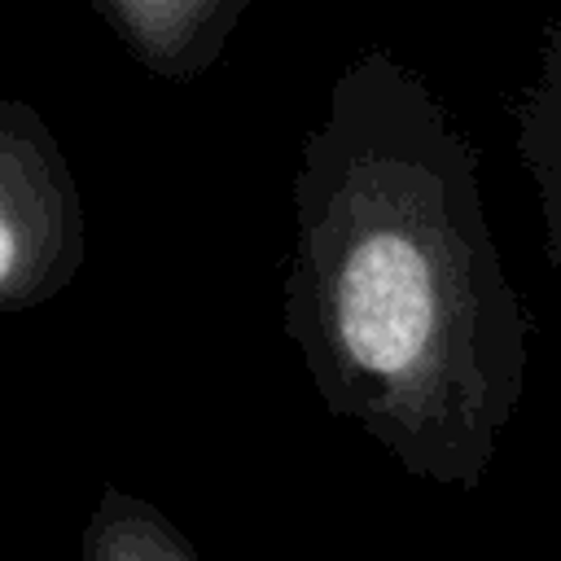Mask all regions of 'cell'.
Segmentation results:
<instances>
[{
	"label": "cell",
	"mask_w": 561,
	"mask_h": 561,
	"mask_svg": "<svg viewBox=\"0 0 561 561\" xmlns=\"http://www.w3.org/2000/svg\"><path fill=\"white\" fill-rule=\"evenodd\" d=\"M280 329L320 403L399 469L447 491L486 478L526 394L530 311L469 136L386 48L342 66L302 136Z\"/></svg>",
	"instance_id": "cell-1"
},
{
	"label": "cell",
	"mask_w": 561,
	"mask_h": 561,
	"mask_svg": "<svg viewBox=\"0 0 561 561\" xmlns=\"http://www.w3.org/2000/svg\"><path fill=\"white\" fill-rule=\"evenodd\" d=\"M83 197L75 171L26 101H0V311L57 298L83 267Z\"/></svg>",
	"instance_id": "cell-2"
},
{
	"label": "cell",
	"mask_w": 561,
	"mask_h": 561,
	"mask_svg": "<svg viewBox=\"0 0 561 561\" xmlns=\"http://www.w3.org/2000/svg\"><path fill=\"white\" fill-rule=\"evenodd\" d=\"M250 0H96L92 13L114 31L136 66L167 83L202 79Z\"/></svg>",
	"instance_id": "cell-3"
},
{
	"label": "cell",
	"mask_w": 561,
	"mask_h": 561,
	"mask_svg": "<svg viewBox=\"0 0 561 561\" xmlns=\"http://www.w3.org/2000/svg\"><path fill=\"white\" fill-rule=\"evenodd\" d=\"M517 153L535 184L548 259L561 267V22L543 31L535 75L517 101Z\"/></svg>",
	"instance_id": "cell-4"
},
{
	"label": "cell",
	"mask_w": 561,
	"mask_h": 561,
	"mask_svg": "<svg viewBox=\"0 0 561 561\" xmlns=\"http://www.w3.org/2000/svg\"><path fill=\"white\" fill-rule=\"evenodd\" d=\"M79 561H202L184 530L136 491L105 486L79 543Z\"/></svg>",
	"instance_id": "cell-5"
}]
</instances>
